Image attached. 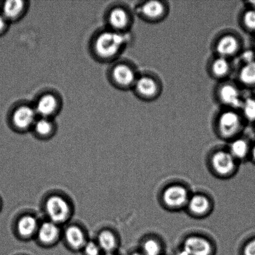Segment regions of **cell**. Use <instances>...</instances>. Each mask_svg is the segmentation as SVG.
Returning <instances> with one entry per match:
<instances>
[{"instance_id": "obj_26", "label": "cell", "mask_w": 255, "mask_h": 255, "mask_svg": "<svg viewBox=\"0 0 255 255\" xmlns=\"http://www.w3.org/2000/svg\"><path fill=\"white\" fill-rule=\"evenodd\" d=\"M240 112L245 121L255 122V98L254 97H245Z\"/></svg>"}, {"instance_id": "obj_18", "label": "cell", "mask_w": 255, "mask_h": 255, "mask_svg": "<svg viewBox=\"0 0 255 255\" xmlns=\"http://www.w3.org/2000/svg\"><path fill=\"white\" fill-rule=\"evenodd\" d=\"M239 65L236 68L234 79L243 89L254 88L255 87V61Z\"/></svg>"}, {"instance_id": "obj_24", "label": "cell", "mask_w": 255, "mask_h": 255, "mask_svg": "<svg viewBox=\"0 0 255 255\" xmlns=\"http://www.w3.org/2000/svg\"><path fill=\"white\" fill-rule=\"evenodd\" d=\"M239 26L244 31L255 33V10L246 7L239 16Z\"/></svg>"}, {"instance_id": "obj_22", "label": "cell", "mask_w": 255, "mask_h": 255, "mask_svg": "<svg viewBox=\"0 0 255 255\" xmlns=\"http://www.w3.org/2000/svg\"><path fill=\"white\" fill-rule=\"evenodd\" d=\"M25 2L20 0H11L4 2L2 15L7 21L19 18L24 11Z\"/></svg>"}, {"instance_id": "obj_2", "label": "cell", "mask_w": 255, "mask_h": 255, "mask_svg": "<svg viewBox=\"0 0 255 255\" xmlns=\"http://www.w3.org/2000/svg\"><path fill=\"white\" fill-rule=\"evenodd\" d=\"M243 40L238 32L232 29L223 30L212 40V55L234 60L243 50Z\"/></svg>"}, {"instance_id": "obj_7", "label": "cell", "mask_w": 255, "mask_h": 255, "mask_svg": "<svg viewBox=\"0 0 255 255\" xmlns=\"http://www.w3.org/2000/svg\"><path fill=\"white\" fill-rule=\"evenodd\" d=\"M44 209L48 221L60 226L67 223L73 215L71 204L59 195H52L47 197L44 202Z\"/></svg>"}, {"instance_id": "obj_28", "label": "cell", "mask_w": 255, "mask_h": 255, "mask_svg": "<svg viewBox=\"0 0 255 255\" xmlns=\"http://www.w3.org/2000/svg\"><path fill=\"white\" fill-rule=\"evenodd\" d=\"M84 255H102V251L96 241H88L82 250Z\"/></svg>"}, {"instance_id": "obj_20", "label": "cell", "mask_w": 255, "mask_h": 255, "mask_svg": "<svg viewBox=\"0 0 255 255\" xmlns=\"http://www.w3.org/2000/svg\"><path fill=\"white\" fill-rule=\"evenodd\" d=\"M96 242L104 254L115 253L118 249L119 240L116 235L108 229L100 232Z\"/></svg>"}, {"instance_id": "obj_11", "label": "cell", "mask_w": 255, "mask_h": 255, "mask_svg": "<svg viewBox=\"0 0 255 255\" xmlns=\"http://www.w3.org/2000/svg\"><path fill=\"white\" fill-rule=\"evenodd\" d=\"M62 234L61 226L47 220L40 224L36 239L41 246L52 247L61 241Z\"/></svg>"}, {"instance_id": "obj_4", "label": "cell", "mask_w": 255, "mask_h": 255, "mask_svg": "<svg viewBox=\"0 0 255 255\" xmlns=\"http://www.w3.org/2000/svg\"><path fill=\"white\" fill-rule=\"evenodd\" d=\"M212 96L220 109L240 110L245 98L243 88L234 79L216 83Z\"/></svg>"}, {"instance_id": "obj_10", "label": "cell", "mask_w": 255, "mask_h": 255, "mask_svg": "<svg viewBox=\"0 0 255 255\" xmlns=\"http://www.w3.org/2000/svg\"><path fill=\"white\" fill-rule=\"evenodd\" d=\"M134 12L125 6H117L110 12L109 22L113 31L128 33L134 22Z\"/></svg>"}, {"instance_id": "obj_21", "label": "cell", "mask_w": 255, "mask_h": 255, "mask_svg": "<svg viewBox=\"0 0 255 255\" xmlns=\"http://www.w3.org/2000/svg\"><path fill=\"white\" fill-rule=\"evenodd\" d=\"M211 202L206 196L202 194H195L189 197L187 206L191 213L197 216H202L209 211Z\"/></svg>"}, {"instance_id": "obj_3", "label": "cell", "mask_w": 255, "mask_h": 255, "mask_svg": "<svg viewBox=\"0 0 255 255\" xmlns=\"http://www.w3.org/2000/svg\"><path fill=\"white\" fill-rule=\"evenodd\" d=\"M132 91L139 101L149 103L161 97L164 91L163 82L153 72H140Z\"/></svg>"}, {"instance_id": "obj_15", "label": "cell", "mask_w": 255, "mask_h": 255, "mask_svg": "<svg viewBox=\"0 0 255 255\" xmlns=\"http://www.w3.org/2000/svg\"><path fill=\"white\" fill-rule=\"evenodd\" d=\"M37 113L32 107L23 106L18 107L12 115V123L16 129L26 131L34 126L37 121Z\"/></svg>"}, {"instance_id": "obj_30", "label": "cell", "mask_w": 255, "mask_h": 255, "mask_svg": "<svg viewBox=\"0 0 255 255\" xmlns=\"http://www.w3.org/2000/svg\"><path fill=\"white\" fill-rule=\"evenodd\" d=\"M244 255H255V239L250 242L245 247Z\"/></svg>"}, {"instance_id": "obj_12", "label": "cell", "mask_w": 255, "mask_h": 255, "mask_svg": "<svg viewBox=\"0 0 255 255\" xmlns=\"http://www.w3.org/2000/svg\"><path fill=\"white\" fill-rule=\"evenodd\" d=\"M162 199L166 206L170 208L178 209L187 205L188 202V191L184 186L172 185L165 189Z\"/></svg>"}, {"instance_id": "obj_33", "label": "cell", "mask_w": 255, "mask_h": 255, "mask_svg": "<svg viewBox=\"0 0 255 255\" xmlns=\"http://www.w3.org/2000/svg\"><path fill=\"white\" fill-rule=\"evenodd\" d=\"M176 255H189L187 252L184 251L183 249H182Z\"/></svg>"}, {"instance_id": "obj_31", "label": "cell", "mask_w": 255, "mask_h": 255, "mask_svg": "<svg viewBox=\"0 0 255 255\" xmlns=\"http://www.w3.org/2000/svg\"><path fill=\"white\" fill-rule=\"evenodd\" d=\"M7 20L5 18L2 14H0V32L5 29L7 25Z\"/></svg>"}, {"instance_id": "obj_27", "label": "cell", "mask_w": 255, "mask_h": 255, "mask_svg": "<svg viewBox=\"0 0 255 255\" xmlns=\"http://www.w3.org/2000/svg\"><path fill=\"white\" fill-rule=\"evenodd\" d=\"M161 245L154 239H147L142 244V254L144 255H161Z\"/></svg>"}, {"instance_id": "obj_5", "label": "cell", "mask_w": 255, "mask_h": 255, "mask_svg": "<svg viewBox=\"0 0 255 255\" xmlns=\"http://www.w3.org/2000/svg\"><path fill=\"white\" fill-rule=\"evenodd\" d=\"M128 35L113 30L102 32L95 42L97 54L102 58H113L126 47L129 40Z\"/></svg>"}, {"instance_id": "obj_25", "label": "cell", "mask_w": 255, "mask_h": 255, "mask_svg": "<svg viewBox=\"0 0 255 255\" xmlns=\"http://www.w3.org/2000/svg\"><path fill=\"white\" fill-rule=\"evenodd\" d=\"M32 128L35 133L41 137H50L53 133L54 130L53 122L48 118L42 117L37 120Z\"/></svg>"}, {"instance_id": "obj_34", "label": "cell", "mask_w": 255, "mask_h": 255, "mask_svg": "<svg viewBox=\"0 0 255 255\" xmlns=\"http://www.w3.org/2000/svg\"><path fill=\"white\" fill-rule=\"evenodd\" d=\"M252 154H253V156L255 159V144L254 145L253 149H252Z\"/></svg>"}, {"instance_id": "obj_37", "label": "cell", "mask_w": 255, "mask_h": 255, "mask_svg": "<svg viewBox=\"0 0 255 255\" xmlns=\"http://www.w3.org/2000/svg\"><path fill=\"white\" fill-rule=\"evenodd\" d=\"M254 45H255V38H254Z\"/></svg>"}, {"instance_id": "obj_35", "label": "cell", "mask_w": 255, "mask_h": 255, "mask_svg": "<svg viewBox=\"0 0 255 255\" xmlns=\"http://www.w3.org/2000/svg\"><path fill=\"white\" fill-rule=\"evenodd\" d=\"M130 255H144L142 253H139V252H134V253H132Z\"/></svg>"}, {"instance_id": "obj_29", "label": "cell", "mask_w": 255, "mask_h": 255, "mask_svg": "<svg viewBox=\"0 0 255 255\" xmlns=\"http://www.w3.org/2000/svg\"><path fill=\"white\" fill-rule=\"evenodd\" d=\"M239 64L251 63L255 61V51L253 49H244L238 57Z\"/></svg>"}, {"instance_id": "obj_9", "label": "cell", "mask_w": 255, "mask_h": 255, "mask_svg": "<svg viewBox=\"0 0 255 255\" xmlns=\"http://www.w3.org/2000/svg\"><path fill=\"white\" fill-rule=\"evenodd\" d=\"M139 73L134 64L122 62L114 67L112 76L115 83L121 88L132 90Z\"/></svg>"}, {"instance_id": "obj_19", "label": "cell", "mask_w": 255, "mask_h": 255, "mask_svg": "<svg viewBox=\"0 0 255 255\" xmlns=\"http://www.w3.org/2000/svg\"><path fill=\"white\" fill-rule=\"evenodd\" d=\"M59 102L56 97L52 94H46L37 101L34 109L37 114L42 118H48L55 114L58 109Z\"/></svg>"}, {"instance_id": "obj_23", "label": "cell", "mask_w": 255, "mask_h": 255, "mask_svg": "<svg viewBox=\"0 0 255 255\" xmlns=\"http://www.w3.org/2000/svg\"><path fill=\"white\" fill-rule=\"evenodd\" d=\"M249 146L248 142L244 137H237L231 140L229 151L236 159L244 158L248 153Z\"/></svg>"}, {"instance_id": "obj_14", "label": "cell", "mask_w": 255, "mask_h": 255, "mask_svg": "<svg viewBox=\"0 0 255 255\" xmlns=\"http://www.w3.org/2000/svg\"><path fill=\"white\" fill-rule=\"evenodd\" d=\"M62 238L71 251H82L88 239L83 229L78 226L72 225L67 227L62 234Z\"/></svg>"}, {"instance_id": "obj_8", "label": "cell", "mask_w": 255, "mask_h": 255, "mask_svg": "<svg viewBox=\"0 0 255 255\" xmlns=\"http://www.w3.org/2000/svg\"><path fill=\"white\" fill-rule=\"evenodd\" d=\"M234 60L212 55L206 64V72L213 81L218 82L232 79L236 73Z\"/></svg>"}, {"instance_id": "obj_17", "label": "cell", "mask_w": 255, "mask_h": 255, "mask_svg": "<svg viewBox=\"0 0 255 255\" xmlns=\"http://www.w3.org/2000/svg\"><path fill=\"white\" fill-rule=\"evenodd\" d=\"M182 249L189 255H212L213 252L211 242L199 236L188 237L184 241Z\"/></svg>"}, {"instance_id": "obj_16", "label": "cell", "mask_w": 255, "mask_h": 255, "mask_svg": "<svg viewBox=\"0 0 255 255\" xmlns=\"http://www.w3.org/2000/svg\"><path fill=\"white\" fill-rule=\"evenodd\" d=\"M40 224L36 217L32 215H24L18 219L16 223L17 234L24 241L36 238Z\"/></svg>"}, {"instance_id": "obj_36", "label": "cell", "mask_w": 255, "mask_h": 255, "mask_svg": "<svg viewBox=\"0 0 255 255\" xmlns=\"http://www.w3.org/2000/svg\"><path fill=\"white\" fill-rule=\"evenodd\" d=\"M117 255L115 253H112V254H104V255Z\"/></svg>"}, {"instance_id": "obj_1", "label": "cell", "mask_w": 255, "mask_h": 255, "mask_svg": "<svg viewBox=\"0 0 255 255\" xmlns=\"http://www.w3.org/2000/svg\"><path fill=\"white\" fill-rule=\"evenodd\" d=\"M212 120L217 134L230 141L239 136L246 122L239 110L230 109H219Z\"/></svg>"}, {"instance_id": "obj_6", "label": "cell", "mask_w": 255, "mask_h": 255, "mask_svg": "<svg viewBox=\"0 0 255 255\" xmlns=\"http://www.w3.org/2000/svg\"><path fill=\"white\" fill-rule=\"evenodd\" d=\"M171 5L164 0H144L135 5L134 14L147 24L161 23L167 18Z\"/></svg>"}, {"instance_id": "obj_13", "label": "cell", "mask_w": 255, "mask_h": 255, "mask_svg": "<svg viewBox=\"0 0 255 255\" xmlns=\"http://www.w3.org/2000/svg\"><path fill=\"white\" fill-rule=\"evenodd\" d=\"M212 167L217 174L221 176H228L234 171L236 167V159L229 151L219 150L212 157Z\"/></svg>"}, {"instance_id": "obj_32", "label": "cell", "mask_w": 255, "mask_h": 255, "mask_svg": "<svg viewBox=\"0 0 255 255\" xmlns=\"http://www.w3.org/2000/svg\"><path fill=\"white\" fill-rule=\"evenodd\" d=\"M244 4L246 5L247 7L255 10V0H254V1H245Z\"/></svg>"}]
</instances>
